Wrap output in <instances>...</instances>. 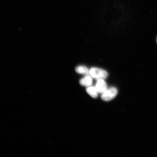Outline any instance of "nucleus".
Listing matches in <instances>:
<instances>
[{
	"label": "nucleus",
	"mask_w": 157,
	"mask_h": 157,
	"mask_svg": "<svg viewBox=\"0 0 157 157\" xmlns=\"http://www.w3.org/2000/svg\"><path fill=\"white\" fill-rule=\"evenodd\" d=\"M75 71L77 73L81 74L87 75L89 74L90 70L86 66H78L75 68Z\"/></svg>",
	"instance_id": "423d86ee"
},
{
	"label": "nucleus",
	"mask_w": 157,
	"mask_h": 157,
	"mask_svg": "<svg viewBox=\"0 0 157 157\" xmlns=\"http://www.w3.org/2000/svg\"><path fill=\"white\" fill-rule=\"evenodd\" d=\"M117 93V90L116 88L113 87L109 88L102 94L101 99L104 101H110L116 97Z\"/></svg>",
	"instance_id": "f03ea898"
},
{
	"label": "nucleus",
	"mask_w": 157,
	"mask_h": 157,
	"mask_svg": "<svg viewBox=\"0 0 157 157\" xmlns=\"http://www.w3.org/2000/svg\"><path fill=\"white\" fill-rule=\"evenodd\" d=\"M80 83L82 86L89 87L93 83V79L91 76H86L80 80Z\"/></svg>",
	"instance_id": "20e7f679"
},
{
	"label": "nucleus",
	"mask_w": 157,
	"mask_h": 157,
	"mask_svg": "<svg viewBox=\"0 0 157 157\" xmlns=\"http://www.w3.org/2000/svg\"><path fill=\"white\" fill-rule=\"evenodd\" d=\"M95 87L98 93L103 94L108 89L106 83L103 79H98Z\"/></svg>",
	"instance_id": "7ed1b4c3"
},
{
	"label": "nucleus",
	"mask_w": 157,
	"mask_h": 157,
	"mask_svg": "<svg viewBox=\"0 0 157 157\" xmlns=\"http://www.w3.org/2000/svg\"><path fill=\"white\" fill-rule=\"evenodd\" d=\"M86 91L89 95L94 98H97L98 96V93L95 87L89 86L86 89Z\"/></svg>",
	"instance_id": "39448f33"
},
{
	"label": "nucleus",
	"mask_w": 157,
	"mask_h": 157,
	"mask_svg": "<svg viewBox=\"0 0 157 157\" xmlns=\"http://www.w3.org/2000/svg\"></svg>",
	"instance_id": "0eeeda50"
},
{
	"label": "nucleus",
	"mask_w": 157,
	"mask_h": 157,
	"mask_svg": "<svg viewBox=\"0 0 157 157\" xmlns=\"http://www.w3.org/2000/svg\"><path fill=\"white\" fill-rule=\"evenodd\" d=\"M89 74L95 79H105L108 77V74L105 70L97 67L92 68L90 70Z\"/></svg>",
	"instance_id": "f257e3e1"
}]
</instances>
